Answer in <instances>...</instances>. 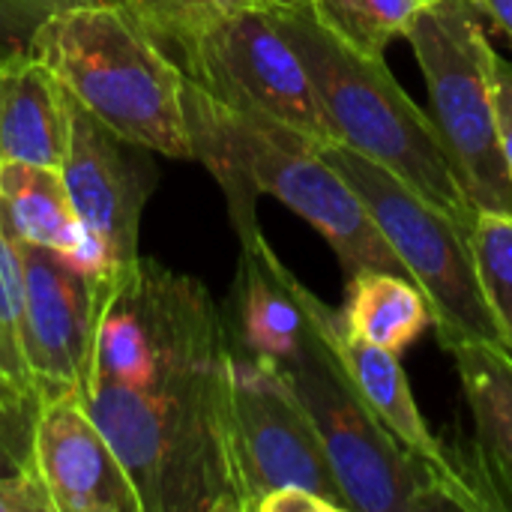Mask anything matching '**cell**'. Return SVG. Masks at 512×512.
<instances>
[{"mask_svg": "<svg viewBox=\"0 0 512 512\" xmlns=\"http://www.w3.org/2000/svg\"><path fill=\"white\" fill-rule=\"evenodd\" d=\"M33 471L48 489L54 512H144L126 468L78 393L39 399Z\"/></svg>", "mask_w": 512, "mask_h": 512, "instance_id": "4fadbf2b", "label": "cell"}, {"mask_svg": "<svg viewBox=\"0 0 512 512\" xmlns=\"http://www.w3.org/2000/svg\"><path fill=\"white\" fill-rule=\"evenodd\" d=\"M231 420L234 447L249 495V512L279 486H303L348 512L330 471L318 429L291 390L285 372L258 357L231 351Z\"/></svg>", "mask_w": 512, "mask_h": 512, "instance_id": "30bf717a", "label": "cell"}, {"mask_svg": "<svg viewBox=\"0 0 512 512\" xmlns=\"http://www.w3.org/2000/svg\"><path fill=\"white\" fill-rule=\"evenodd\" d=\"M420 3H423V6H426V3H435V0H420Z\"/></svg>", "mask_w": 512, "mask_h": 512, "instance_id": "4dcf8cb0", "label": "cell"}, {"mask_svg": "<svg viewBox=\"0 0 512 512\" xmlns=\"http://www.w3.org/2000/svg\"><path fill=\"white\" fill-rule=\"evenodd\" d=\"M0 225L15 243L54 249L96 273L102 270L60 168L0 162Z\"/></svg>", "mask_w": 512, "mask_h": 512, "instance_id": "ac0fdd59", "label": "cell"}, {"mask_svg": "<svg viewBox=\"0 0 512 512\" xmlns=\"http://www.w3.org/2000/svg\"><path fill=\"white\" fill-rule=\"evenodd\" d=\"M27 51L51 66L69 96L120 141L192 159L186 75L120 0L57 12L27 36Z\"/></svg>", "mask_w": 512, "mask_h": 512, "instance_id": "3957f363", "label": "cell"}, {"mask_svg": "<svg viewBox=\"0 0 512 512\" xmlns=\"http://www.w3.org/2000/svg\"><path fill=\"white\" fill-rule=\"evenodd\" d=\"M222 318L231 351L276 366L294 363L318 342L309 288L282 264L261 231L240 240L237 276Z\"/></svg>", "mask_w": 512, "mask_h": 512, "instance_id": "5bb4252c", "label": "cell"}, {"mask_svg": "<svg viewBox=\"0 0 512 512\" xmlns=\"http://www.w3.org/2000/svg\"><path fill=\"white\" fill-rule=\"evenodd\" d=\"M456 363L474 420V441L456 450L486 512L512 510V354L483 342L447 351Z\"/></svg>", "mask_w": 512, "mask_h": 512, "instance_id": "2e32d148", "label": "cell"}, {"mask_svg": "<svg viewBox=\"0 0 512 512\" xmlns=\"http://www.w3.org/2000/svg\"><path fill=\"white\" fill-rule=\"evenodd\" d=\"M309 411L348 510L483 512L477 495L408 453L366 408L327 339L279 366Z\"/></svg>", "mask_w": 512, "mask_h": 512, "instance_id": "52a82bcc", "label": "cell"}, {"mask_svg": "<svg viewBox=\"0 0 512 512\" xmlns=\"http://www.w3.org/2000/svg\"><path fill=\"white\" fill-rule=\"evenodd\" d=\"M0 408L36 411L39 393L24 351V282L15 243L0 225Z\"/></svg>", "mask_w": 512, "mask_h": 512, "instance_id": "ffe728a7", "label": "cell"}, {"mask_svg": "<svg viewBox=\"0 0 512 512\" xmlns=\"http://www.w3.org/2000/svg\"><path fill=\"white\" fill-rule=\"evenodd\" d=\"M180 57L183 75L225 105L279 123L312 144L333 141L309 72L270 6L219 21L186 42Z\"/></svg>", "mask_w": 512, "mask_h": 512, "instance_id": "9c48e42d", "label": "cell"}, {"mask_svg": "<svg viewBox=\"0 0 512 512\" xmlns=\"http://www.w3.org/2000/svg\"><path fill=\"white\" fill-rule=\"evenodd\" d=\"M228 366L231 351L144 390L90 384L81 393L144 512H249Z\"/></svg>", "mask_w": 512, "mask_h": 512, "instance_id": "6da1fadb", "label": "cell"}, {"mask_svg": "<svg viewBox=\"0 0 512 512\" xmlns=\"http://www.w3.org/2000/svg\"><path fill=\"white\" fill-rule=\"evenodd\" d=\"M270 15L300 54L333 141L378 162L471 228L474 210L459 186L435 120L405 93L387 60L345 45L309 6H270Z\"/></svg>", "mask_w": 512, "mask_h": 512, "instance_id": "277c9868", "label": "cell"}, {"mask_svg": "<svg viewBox=\"0 0 512 512\" xmlns=\"http://www.w3.org/2000/svg\"><path fill=\"white\" fill-rule=\"evenodd\" d=\"M336 312L345 333L399 357L435 324L426 294L405 273L387 270L351 273Z\"/></svg>", "mask_w": 512, "mask_h": 512, "instance_id": "d6986e66", "label": "cell"}, {"mask_svg": "<svg viewBox=\"0 0 512 512\" xmlns=\"http://www.w3.org/2000/svg\"><path fill=\"white\" fill-rule=\"evenodd\" d=\"M405 39L426 78L432 120L474 216H512V177L495 120V48L483 12L474 0L426 3Z\"/></svg>", "mask_w": 512, "mask_h": 512, "instance_id": "ba28073f", "label": "cell"}, {"mask_svg": "<svg viewBox=\"0 0 512 512\" xmlns=\"http://www.w3.org/2000/svg\"><path fill=\"white\" fill-rule=\"evenodd\" d=\"M483 18L512 45V0H474Z\"/></svg>", "mask_w": 512, "mask_h": 512, "instance_id": "f1b7e54d", "label": "cell"}, {"mask_svg": "<svg viewBox=\"0 0 512 512\" xmlns=\"http://www.w3.org/2000/svg\"><path fill=\"white\" fill-rule=\"evenodd\" d=\"M228 351L225 318L198 279L144 255L99 273L84 390L90 384L144 390Z\"/></svg>", "mask_w": 512, "mask_h": 512, "instance_id": "5b68a950", "label": "cell"}, {"mask_svg": "<svg viewBox=\"0 0 512 512\" xmlns=\"http://www.w3.org/2000/svg\"><path fill=\"white\" fill-rule=\"evenodd\" d=\"M420 6V0H309L333 36L369 57H384L390 42L405 39Z\"/></svg>", "mask_w": 512, "mask_h": 512, "instance_id": "44dd1931", "label": "cell"}, {"mask_svg": "<svg viewBox=\"0 0 512 512\" xmlns=\"http://www.w3.org/2000/svg\"><path fill=\"white\" fill-rule=\"evenodd\" d=\"M270 6H309V0H267Z\"/></svg>", "mask_w": 512, "mask_h": 512, "instance_id": "f546056e", "label": "cell"}, {"mask_svg": "<svg viewBox=\"0 0 512 512\" xmlns=\"http://www.w3.org/2000/svg\"><path fill=\"white\" fill-rule=\"evenodd\" d=\"M324 159L357 189L378 231L396 252L405 276L426 294L435 333L444 351L462 342H483L512 354L480 279L468 225L426 201L405 180L345 144H318Z\"/></svg>", "mask_w": 512, "mask_h": 512, "instance_id": "8992f818", "label": "cell"}, {"mask_svg": "<svg viewBox=\"0 0 512 512\" xmlns=\"http://www.w3.org/2000/svg\"><path fill=\"white\" fill-rule=\"evenodd\" d=\"M120 6L162 45H174L177 51L216 27L219 21L270 6L267 0H120Z\"/></svg>", "mask_w": 512, "mask_h": 512, "instance_id": "7402d4cb", "label": "cell"}, {"mask_svg": "<svg viewBox=\"0 0 512 512\" xmlns=\"http://www.w3.org/2000/svg\"><path fill=\"white\" fill-rule=\"evenodd\" d=\"M255 512H342L333 501L303 486H279L258 498Z\"/></svg>", "mask_w": 512, "mask_h": 512, "instance_id": "83f0119b", "label": "cell"}, {"mask_svg": "<svg viewBox=\"0 0 512 512\" xmlns=\"http://www.w3.org/2000/svg\"><path fill=\"white\" fill-rule=\"evenodd\" d=\"M123 147L126 141L105 129L87 108L75 99L69 102V147L60 174L102 270L141 255V213L156 183V168L141 156L123 153Z\"/></svg>", "mask_w": 512, "mask_h": 512, "instance_id": "7c38bea8", "label": "cell"}, {"mask_svg": "<svg viewBox=\"0 0 512 512\" xmlns=\"http://www.w3.org/2000/svg\"><path fill=\"white\" fill-rule=\"evenodd\" d=\"M15 243V240H12ZM24 282V351L39 399L87 384L99 273L75 258L15 243Z\"/></svg>", "mask_w": 512, "mask_h": 512, "instance_id": "8fae6325", "label": "cell"}, {"mask_svg": "<svg viewBox=\"0 0 512 512\" xmlns=\"http://www.w3.org/2000/svg\"><path fill=\"white\" fill-rule=\"evenodd\" d=\"M87 3H102V0H0V18L9 21L12 27H24L30 36V30L39 21L57 12L75 9V6H87Z\"/></svg>", "mask_w": 512, "mask_h": 512, "instance_id": "4316f807", "label": "cell"}, {"mask_svg": "<svg viewBox=\"0 0 512 512\" xmlns=\"http://www.w3.org/2000/svg\"><path fill=\"white\" fill-rule=\"evenodd\" d=\"M33 417L36 411L0 408V477L33 471Z\"/></svg>", "mask_w": 512, "mask_h": 512, "instance_id": "cb8c5ba5", "label": "cell"}, {"mask_svg": "<svg viewBox=\"0 0 512 512\" xmlns=\"http://www.w3.org/2000/svg\"><path fill=\"white\" fill-rule=\"evenodd\" d=\"M0 512H54V504L36 471H27L0 477Z\"/></svg>", "mask_w": 512, "mask_h": 512, "instance_id": "d4e9b609", "label": "cell"}, {"mask_svg": "<svg viewBox=\"0 0 512 512\" xmlns=\"http://www.w3.org/2000/svg\"><path fill=\"white\" fill-rule=\"evenodd\" d=\"M69 90L45 60L0 54V162L60 168L69 147Z\"/></svg>", "mask_w": 512, "mask_h": 512, "instance_id": "e0dca14e", "label": "cell"}, {"mask_svg": "<svg viewBox=\"0 0 512 512\" xmlns=\"http://www.w3.org/2000/svg\"><path fill=\"white\" fill-rule=\"evenodd\" d=\"M492 81H495V120H498V141L512 177V60L495 51L492 57Z\"/></svg>", "mask_w": 512, "mask_h": 512, "instance_id": "484cf974", "label": "cell"}, {"mask_svg": "<svg viewBox=\"0 0 512 512\" xmlns=\"http://www.w3.org/2000/svg\"><path fill=\"white\" fill-rule=\"evenodd\" d=\"M192 159L204 162L225 192L237 237L258 234L255 201L273 195L306 219L336 252L345 276L360 270L405 273L357 189L309 138L237 111L186 78Z\"/></svg>", "mask_w": 512, "mask_h": 512, "instance_id": "7a4b0ae2", "label": "cell"}, {"mask_svg": "<svg viewBox=\"0 0 512 512\" xmlns=\"http://www.w3.org/2000/svg\"><path fill=\"white\" fill-rule=\"evenodd\" d=\"M468 234L489 303L512 342V216L477 213L471 219Z\"/></svg>", "mask_w": 512, "mask_h": 512, "instance_id": "603a6c76", "label": "cell"}, {"mask_svg": "<svg viewBox=\"0 0 512 512\" xmlns=\"http://www.w3.org/2000/svg\"><path fill=\"white\" fill-rule=\"evenodd\" d=\"M309 312L312 321L318 327V333L327 339V345L333 348L336 360L342 363L348 381L354 384L357 396L366 402V408L387 426V432L408 450L414 453L420 462H426L429 468H435L438 474L456 480L459 486L471 489L477 495V501L483 504L480 492L474 489V483L468 480L459 453L450 450L426 423V417L417 408V399L411 393L408 375L402 369V357L375 345H366L360 339H354L351 333H345L339 312L333 306H327L321 297H315L309 291ZM486 512V504H483Z\"/></svg>", "mask_w": 512, "mask_h": 512, "instance_id": "9a60e30c", "label": "cell"}]
</instances>
